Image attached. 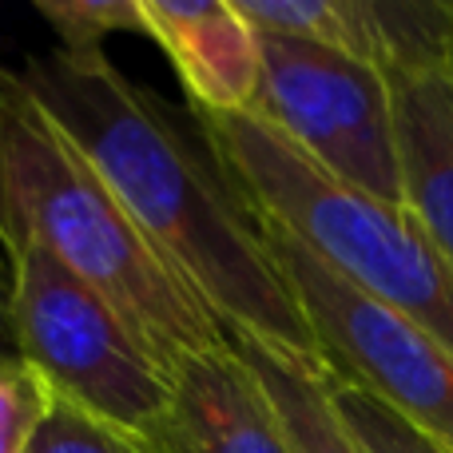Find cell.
<instances>
[{
	"label": "cell",
	"mask_w": 453,
	"mask_h": 453,
	"mask_svg": "<svg viewBox=\"0 0 453 453\" xmlns=\"http://www.w3.org/2000/svg\"><path fill=\"white\" fill-rule=\"evenodd\" d=\"M16 76L223 330L319 358L258 219L223 180L211 151L199 156L183 124L148 88L127 80L108 52L76 56L60 48L28 60Z\"/></svg>",
	"instance_id": "cell-1"
},
{
	"label": "cell",
	"mask_w": 453,
	"mask_h": 453,
	"mask_svg": "<svg viewBox=\"0 0 453 453\" xmlns=\"http://www.w3.org/2000/svg\"><path fill=\"white\" fill-rule=\"evenodd\" d=\"M16 242H36L100 290L167 370L226 346L223 322L156 255L84 151L0 68V255Z\"/></svg>",
	"instance_id": "cell-2"
},
{
	"label": "cell",
	"mask_w": 453,
	"mask_h": 453,
	"mask_svg": "<svg viewBox=\"0 0 453 453\" xmlns=\"http://www.w3.org/2000/svg\"><path fill=\"white\" fill-rule=\"evenodd\" d=\"M223 180L255 219L453 350V271L406 207L330 180L255 116H196Z\"/></svg>",
	"instance_id": "cell-3"
},
{
	"label": "cell",
	"mask_w": 453,
	"mask_h": 453,
	"mask_svg": "<svg viewBox=\"0 0 453 453\" xmlns=\"http://www.w3.org/2000/svg\"><path fill=\"white\" fill-rule=\"evenodd\" d=\"M16 354L56 398L151 441L172 398V370L124 314L36 242L4 250Z\"/></svg>",
	"instance_id": "cell-4"
},
{
	"label": "cell",
	"mask_w": 453,
	"mask_h": 453,
	"mask_svg": "<svg viewBox=\"0 0 453 453\" xmlns=\"http://www.w3.org/2000/svg\"><path fill=\"white\" fill-rule=\"evenodd\" d=\"M263 239L311 326L330 378L378 398L418 434L453 453V350L406 314L338 279L295 234L263 223Z\"/></svg>",
	"instance_id": "cell-5"
},
{
	"label": "cell",
	"mask_w": 453,
	"mask_h": 453,
	"mask_svg": "<svg viewBox=\"0 0 453 453\" xmlns=\"http://www.w3.org/2000/svg\"><path fill=\"white\" fill-rule=\"evenodd\" d=\"M258 48L263 84L250 116L279 132L330 180L406 207L390 80L338 48L279 32H258Z\"/></svg>",
	"instance_id": "cell-6"
},
{
	"label": "cell",
	"mask_w": 453,
	"mask_h": 453,
	"mask_svg": "<svg viewBox=\"0 0 453 453\" xmlns=\"http://www.w3.org/2000/svg\"><path fill=\"white\" fill-rule=\"evenodd\" d=\"M258 32L326 44L382 76L453 80V0H234Z\"/></svg>",
	"instance_id": "cell-7"
},
{
	"label": "cell",
	"mask_w": 453,
	"mask_h": 453,
	"mask_svg": "<svg viewBox=\"0 0 453 453\" xmlns=\"http://www.w3.org/2000/svg\"><path fill=\"white\" fill-rule=\"evenodd\" d=\"M151 441L159 453H295L279 410L231 342L175 362Z\"/></svg>",
	"instance_id": "cell-8"
},
{
	"label": "cell",
	"mask_w": 453,
	"mask_h": 453,
	"mask_svg": "<svg viewBox=\"0 0 453 453\" xmlns=\"http://www.w3.org/2000/svg\"><path fill=\"white\" fill-rule=\"evenodd\" d=\"M143 32L172 60L199 116H250L263 84L258 32L234 0H140Z\"/></svg>",
	"instance_id": "cell-9"
},
{
	"label": "cell",
	"mask_w": 453,
	"mask_h": 453,
	"mask_svg": "<svg viewBox=\"0 0 453 453\" xmlns=\"http://www.w3.org/2000/svg\"><path fill=\"white\" fill-rule=\"evenodd\" d=\"M402 164V203L453 271V80L386 76Z\"/></svg>",
	"instance_id": "cell-10"
},
{
	"label": "cell",
	"mask_w": 453,
	"mask_h": 453,
	"mask_svg": "<svg viewBox=\"0 0 453 453\" xmlns=\"http://www.w3.org/2000/svg\"><path fill=\"white\" fill-rule=\"evenodd\" d=\"M226 342L250 366L271 406L279 410L295 453H362L338 418L334 398H330V374L319 358L282 350L242 330H226Z\"/></svg>",
	"instance_id": "cell-11"
},
{
	"label": "cell",
	"mask_w": 453,
	"mask_h": 453,
	"mask_svg": "<svg viewBox=\"0 0 453 453\" xmlns=\"http://www.w3.org/2000/svg\"><path fill=\"white\" fill-rule=\"evenodd\" d=\"M36 12L60 36V52H104V40L116 32H143L140 0H36Z\"/></svg>",
	"instance_id": "cell-12"
},
{
	"label": "cell",
	"mask_w": 453,
	"mask_h": 453,
	"mask_svg": "<svg viewBox=\"0 0 453 453\" xmlns=\"http://www.w3.org/2000/svg\"><path fill=\"white\" fill-rule=\"evenodd\" d=\"M330 398H334L338 418H342V426L350 430V438L358 441L362 453H446L426 434H418L406 418L394 414L390 406L338 382V378H330Z\"/></svg>",
	"instance_id": "cell-13"
},
{
	"label": "cell",
	"mask_w": 453,
	"mask_h": 453,
	"mask_svg": "<svg viewBox=\"0 0 453 453\" xmlns=\"http://www.w3.org/2000/svg\"><path fill=\"white\" fill-rule=\"evenodd\" d=\"M28 453H159V446L111 422H100L52 394L48 418L40 422Z\"/></svg>",
	"instance_id": "cell-14"
},
{
	"label": "cell",
	"mask_w": 453,
	"mask_h": 453,
	"mask_svg": "<svg viewBox=\"0 0 453 453\" xmlns=\"http://www.w3.org/2000/svg\"><path fill=\"white\" fill-rule=\"evenodd\" d=\"M48 406L52 390L44 378L20 354L0 358V453H28Z\"/></svg>",
	"instance_id": "cell-15"
},
{
	"label": "cell",
	"mask_w": 453,
	"mask_h": 453,
	"mask_svg": "<svg viewBox=\"0 0 453 453\" xmlns=\"http://www.w3.org/2000/svg\"><path fill=\"white\" fill-rule=\"evenodd\" d=\"M16 354V342H12V322H8V263L0 255V358Z\"/></svg>",
	"instance_id": "cell-16"
}]
</instances>
